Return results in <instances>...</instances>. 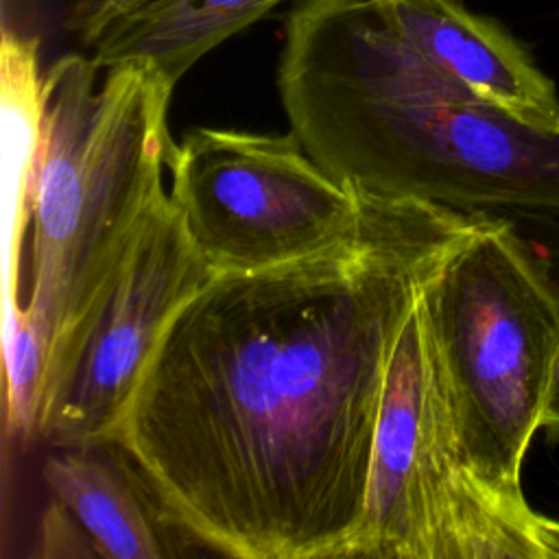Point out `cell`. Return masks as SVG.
<instances>
[{
  "instance_id": "1",
  "label": "cell",
  "mask_w": 559,
  "mask_h": 559,
  "mask_svg": "<svg viewBox=\"0 0 559 559\" xmlns=\"http://www.w3.org/2000/svg\"><path fill=\"white\" fill-rule=\"evenodd\" d=\"M360 194L330 247L214 273L135 384L111 443L207 550L343 559L362 522L395 343L483 212Z\"/></svg>"
},
{
  "instance_id": "2",
  "label": "cell",
  "mask_w": 559,
  "mask_h": 559,
  "mask_svg": "<svg viewBox=\"0 0 559 559\" xmlns=\"http://www.w3.org/2000/svg\"><path fill=\"white\" fill-rule=\"evenodd\" d=\"M290 133L343 183L463 212L559 207V129L463 87L376 0H301L277 66Z\"/></svg>"
},
{
  "instance_id": "3",
  "label": "cell",
  "mask_w": 559,
  "mask_h": 559,
  "mask_svg": "<svg viewBox=\"0 0 559 559\" xmlns=\"http://www.w3.org/2000/svg\"><path fill=\"white\" fill-rule=\"evenodd\" d=\"M61 57L46 74V114L31 194L26 314L50 354L116 264L155 201L173 140L175 90L148 61L107 68Z\"/></svg>"
},
{
  "instance_id": "4",
  "label": "cell",
  "mask_w": 559,
  "mask_h": 559,
  "mask_svg": "<svg viewBox=\"0 0 559 559\" xmlns=\"http://www.w3.org/2000/svg\"><path fill=\"white\" fill-rule=\"evenodd\" d=\"M461 450L504 502L531 509L522 461L559 345V295L491 212L443 258L419 295Z\"/></svg>"
},
{
  "instance_id": "5",
  "label": "cell",
  "mask_w": 559,
  "mask_h": 559,
  "mask_svg": "<svg viewBox=\"0 0 559 559\" xmlns=\"http://www.w3.org/2000/svg\"><path fill=\"white\" fill-rule=\"evenodd\" d=\"M345 557L546 559L535 511L469 467L419 301L389 362L362 522Z\"/></svg>"
},
{
  "instance_id": "6",
  "label": "cell",
  "mask_w": 559,
  "mask_h": 559,
  "mask_svg": "<svg viewBox=\"0 0 559 559\" xmlns=\"http://www.w3.org/2000/svg\"><path fill=\"white\" fill-rule=\"evenodd\" d=\"M170 197L214 273L312 255L358 221L362 194L286 135L199 127L173 144Z\"/></svg>"
},
{
  "instance_id": "7",
  "label": "cell",
  "mask_w": 559,
  "mask_h": 559,
  "mask_svg": "<svg viewBox=\"0 0 559 559\" xmlns=\"http://www.w3.org/2000/svg\"><path fill=\"white\" fill-rule=\"evenodd\" d=\"M212 275L164 192L52 345L37 439L52 448L111 443L168 321Z\"/></svg>"
},
{
  "instance_id": "8",
  "label": "cell",
  "mask_w": 559,
  "mask_h": 559,
  "mask_svg": "<svg viewBox=\"0 0 559 559\" xmlns=\"http://www.w3.org/2000/svg\"><path fill=\"white\" fill-rule=\"evenodd\" d=\"M393 31L437 70L535 124L559 129L555 83L493 20L459 0H376Z\"/></svg>"
},
{
  "instance_id": "9",
  "label": "cell",
  "mask_w": 559,
  "mask_h": 559,
  "mask_svg": "<svg viewBox=\"0 0 559 559\" xmlns=\"http://www.w3.org/2000/svg\"><path fill=\"white\" fill-rule=\"evenodd\" d=\"M44 461L50 504L81 535L90 557L168 559L190 539L159 507L131 459L116 445L61 448Z\"/></svg>"
},
{
  "instance_id": "10",
  "label": "cell",
  "mask_w": 559,
  "mask_h": 559,
  "mask_svg": "<svg viewBox=\"0 0 559 559\" xmlns=\"http://www.w3.org/2000/svg\"><path fill=\"white\" fill-rule=\"evenodd\" d=\"M286 0H155L118 20L90 48L96 68L148 61L170 83Z\"/></svg>"
},
{
  "instance_id": "11",
  "label": "cell",
  "mask_w": 559,
  "mask_h": 559,
  "mask_svg": "<svg viewBox=\"0 0 559 559\" xmlns=\"http://www.w3.org/2000/svg\"><path fill=\"white\" fill-rule=\"evenodd\" d=\"M0 107L4 142V328L22 308L15 299V275L22 231L31 218L33 177L46 114V81L39 74L37 39L7 24L0 37Z\"/></svg>"
},
{
  "instance_id": "12",
  "label": "cell",
  "mask_w": 559,
  "mask_h": 559,
  "mask_svg": "<svg viewBox=\"0 0 559 559\" xmlns=\"http://www.w3.org/2000/svg\"><path fill=\"white\" fill-rule=\"evenodd\" d=\"M498 214L518 236L546 282L559 295V207L552 210H511Z\"/></svg>"
},
{
  "instance_id": "13",
  "label": "cell",
  "mask_w": 559,
  "mask_h": 559,
  "mask_svg": "<svg viewBox=\"0 0 559 559\" xmlns=\"http://www.w3.org/2000/svg\"><path fill=\"white\" fill-rule=\"evenodd\" d=\"M155 0H83L72 17V28L85 46H92L118 20L144 9Z\"/></svg>"
},
{
  "instance_id": "14",
  "label": "cell",
  "mask_w": 559,
  "mask_h": 559,
  "mask_svg": "<svg viewBox=\"0 0 559 559\" xmlns=\"http://www.w3.org/2000/svg\"><path fill=\"white\" fill-rule=\"evenodd\" d=\"M542 428H546L550 435L559 437V345L555 352L550 378H548V389L544 397V408H542Z\"/></svg>"
},
{
  "instance_id": "15",
  "label": "cell",
  "mask_w": 559,
  "mask_h": 559,
  "mask_svg": "<svg viewBox=\"0 0 559 559\" xmlns=\"http://www.w3.org/2000/svg\"><path fill=\"white\" fill-rule=\"evenodd\" d=\"M535 535L546 559H559V520L535 513Z\"/></svg>"
}]
</instances>
